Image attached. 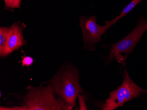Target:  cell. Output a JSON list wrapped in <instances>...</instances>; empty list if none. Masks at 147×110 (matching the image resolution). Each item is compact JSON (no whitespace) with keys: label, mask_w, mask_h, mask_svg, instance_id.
<instances>
[{"label":"cell","mask_w":147,"mask_h":110,"mask_svg":"<svg viewBox=\"0 0 147 110\" xmlns=\"http://www.w3.org/2000/svg\"><path fill=\"white\" fill-rule=\"evenodd\" d=\"M33 58L30 56H26L23 59L22 61V66H29L33 64Z\"/></svg>","instance_id":"10"},{"label":"cell","mask_w":147,"mask_h":110,"mask_svg":"<svg viewBox=\"0 0 147 110\" xmlns=\"http://www.w3.org/2000/svg\"><path fill=\"white\" fill-rule=\"evenodd\" d=\"M147 30V23L142 20L138 22L137 27L123 40L111 46L109 61L110 62L115 58L119 62L122 61L123 57L121 53L131 54L140 40L144 32Z\"/></svg>","instance_id":"4"},{"label":"cell","mask_w":147,"mask_h":110,"mask_svg":"<svg viewBox=\"0 0 147 110\" xmlns=\"http://www.w3.org/2000/svg\"><path fill=\"white\" fill-rule=\"evenodd\" d=\"M26 43V41L23 37L21 25L18 23H15L11 27L10 32L3 57L9 55L13 51L25 45Z\"/></svg>","instance_id":"6"},{"label":"cell","mask_w":147,"mask_h":110,"mask_svg":"<svg viewBox=\"0 0 147 110\" xmlns=\"http://www.w3.org/2000/svg\"><path fill=\"white\" fill-rule=\"evenodd\" d=\"M5 6L10 9H14L16 8L15 0H4Z\"/></svg>","instance_id":"11"},{"label":"cell","mask_w":147,"mask_h":110,"mask_svg":"<svg viewBox=\"0 0 147 110\" xmlns=\"http://www.w3.org/2000/svg\"><path fill=\"white\" fill-rule=\"evenodd\" d=\"M10 30L11 28L7 27L0 28V55L1 57H3L5 52Z\"/></svg>","instance_id":"8"},{"label":"cell","mask_w":147,"mask_h":110,"mask_svg":"<svg viewBox=\"0 0 147 110\" xmlns=\"http://www.w3.org/2000/svg\"><path fill=\"white\" fill-rule=\"evenodd\" d=\"M24 97V105L28 110H63L65 101L57 99L51 85L47 87H34L29 86Z\"/></svg>","instance_id":"2"},{"label":"cell","mask_w":147,"mask_h":110,"mask_svg":"<svg viewBox=\"0 0 147 110\" xmlns=\"http://www.w3.org/2000/svg\"><path fill=\"white\" fill-rule=\"evenodd\" d=\"M16 8H20L21 4V0H15Z\"/></svg>","instance_id":"13"},{"label":"cell","mask_w":147,"mask_h":110,"mask_svg":"<svg viewBox=\"0 0 147 110\" xmlns=\"http://www.w3.org/2000/svg\"><path fill=\"white\" fill-rule=\"evenodd\" d=\"M79 25L82 31V40L84 48L92 47L95 43L101 41V36L105 33L103 26L97 24L95 15L88 18L80 17Z\"/></svg>","instance_id":"5"},{"label":"cell","mask_w":147,"mask_h":110,"mask_svg":"<svg viewBox=\"0 0 147 110\" xmlns=\"http://www.w3.org/2000/svg\"><path fill=\"white\" fill-rule=\"evenodd\" d=\"M123 77V82L121 86L110 93L109 99L102 105L103 110H115L119 107H123L124 103L133 98H137L143 93H147V90L143 89L133 82L126 70L124 71Z\"/></svg>","instance_id":"3"},{"label":"cell","mask_w":147,"mask_h":110,"mask_svg":"<svg viewBox=\"0 0 147 110\" xmlns=\"http://www.w3.org/2000/svg\"><path fill=\"white\" fill-rule=\"evenodd\" d=\"M1 110H26L27 108L24 105L21 107H1Z\"/></svg>","instance_id":"12"},{"label":"cell","mask_w":147,"mask_h":110,"mask_svg":"<svg viewBox=\"0 0 147 110\" xmlns=\"http://www.w3.org/2000/svg\"></svg>","instance_id":"14"},{"label":"cell","mask_w":147,"mask_h":110,"mask_svg":"<svg viewBox=\"0 0 147 110\" xmlns=\"http://www.w3.org/2000/svg\"><path fill=\"white\" fill-rule=\"evenodd\" d=\"M54 92L73 107L77 97L84 91L79 84L78 71L76 68H62L52 79L50 84Z\"/></svg>","instance_id":"1"},{"label":"cell","mask_w":147,"mask_h":110,"mask_svg":"<svg viewBox=\"0 0 147 110\" xmlns=\"http://www.w3.org/2000/svg\"><path fill=\"white\" fill-rule=\"evenodd\" d=\"M78 101L79 103V110H88V107L86 105V98L84 95H78Z\"/></svg>","instance_id":"9"},{"label":"cell","mask_w":147,"mask_h":110,"mask_svg":"<svg viewBox=\"0 0 147 110\" xmlns=\"http://www.w3.org/2000/svg\"><path fill=\"white\" fill-rule=\"evenodd\" d=\"M142 1V0H132V1L129 4L127 5L126 6L125 8H124L122 13L120 14V15L119 16L115 18V19H113L111 21H106L105 22L106 24L105 25L103 26V29H104L105 33L112 25L115 24V23H117L119 20L120 19H121V18L124 17L128 13H129Z\"/></svg>","instance_id":"7"}]
</instances>
